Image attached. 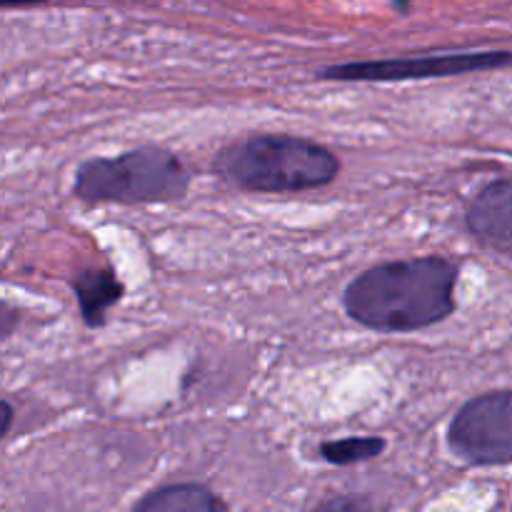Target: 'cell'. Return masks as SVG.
<instances>
[{
  "label": "cell",
  "mask_w": 512,
  "mask_h": 512,
  "mask_svg": "<svg viewBox=\"0 0 512 512\" xmlns=\"http://www.w3.org/2000/svg\"><path fill=\"white\" fill-rule=\"evenodd\" d=\"M385 450L383 438H343V440H330V443L320 445V455L333 465H353L363 463V460L378 458Z\"/></svg>",
  "instance_id": "obj_9"
},
{
  "label": "cell",
  "mask_w": 512,
  "mask_h": 512,
  "mask_svg": "<svg viewBox=\"0 0 512 512\" xmlns=\"http://www.w3.org/2000/svg\"><path fill=\"white\" fill-rule=\"evenodd\" d=\"M45 0H3V8H25V5H38Z\"/></svg>",
  "instance_id": "obj_11"
},
{
  "label": "cell",
  "mask_w": 512,
  "mask_h": 512,
  "mask_svg": "<svg viewBox=\"0 0 512 512\" xmlns=\"http://www.w3.org/2000/svg\"><path fill=\"white\" fill-rule=\"evenodd\" d=\"M215 173L248 193H303L325 188L340 173V160L325 145L298 135L258 133L215 155Z\"/></svg>",
  "instance_id": "obj_2"
},
{
  "label": "cell",
  "mask_w": 512,
  "mask_h": 512,
  "mask_svg": "<svg viewBox=\"0 0 512 512\" xmlns=\"http://www.w3.org/2000/svg\"><path fill=\"white\" fill-rule=\"evenodd\" d=\"M498 68H512V50H468V53L420 55V58L355 60V63L328 65L320 70L318 78L343 80V83H403V80L453 78V75Z\"/></svg>",
  "instance_id": "obj_4"
},
{
  "label": "cell",
  "mask_w": 512,
  "mask_h": 512,
  "mask_svg": "<svg viewBox=\"0 0 512 512\" xmlns=\"http://www.w3.org/2000/svg\"><path fill=\"white\" fill-rule=\"evenodd\" d=\"M138 512H218L228 510V505L215 498L205 485L180 483L165 485L145 495L140 503H135Z\"/></svg>",
  "instance_id": "obj_8"
},
{
  "label": "cell",
  "mask_w": 512,
  "mask_h": 512,
  "mask_svg": "<svg viewBox=\"0 0 512 512\" xmlns=\"http://www.w3.org/2000/svg\"><path fill=\"white\" fill-rule=\"evenodd\" d=\"M10 425H13V405L5 400L3 403V430H0V435H3V438L10 433Z\"/></svg>",
  "instance_id": "obj_10"
},
{
  "label": "cell",
  "mask_w": 512,
  "mask_h": 512,
  "mask_svg": "<svg viewBox=\"0 0 512 512\" xmlns=\"http://www.w3.org/2000/svg\"><path fill=\"white\" fill-rule=\"evenodd\" d=\"M73 290L88 328H100L108 310L123 298V283L110 270H83L73 280Z\"/></svg>",
  "instance_id": "obj_7"
},
{
  "label": "cell",
  "mask_w": 512,
  "mask_h": 512,
  "mask_svg": "<svg viewBox=\"0 0 512 512\" xmlns=\"http://www.w3.org/2000/svg\"><path fill=\"white\" fill-rule=\"evenodd\" d=\"M190 173L178 155L145 145L115 158H90L80 163L73 190L88 203H168L188 193Z\"/></svg>",
  "instance_id": "obj_3"
},
{
  "label": "cell",
  "mask_w": 512,
  "mask_h": 512,
  "mask_svg": "<svg viewBox=\"0 0 512 512\" xmlns=\"http://www.w3.org/2000/svg\"><path fill=\"white\" fill-rule=\"evenodd\" d=\"M465 220L480 243L512 253V183L495 180L485 185L470 203Z\"/></svg>",
  "instance_id": "obj_6"
},
{
  "label": "cell",
  "mask_w": 512,
  "mask_h": 512,
  "mask_svg": "<svg viewBox=\"0 0 512 512\" xmlns=\"http://www.w3.org/2000/svg\"><path fill=\"white\" fill-rule=\"evenodd\" d=\"M448 448L468 465H510L512 390H495L468 400L450 423Z\"/></svg>",
  "instance_id": "obj_5"
},
{
  "label": "cell",
  "mask_w": 512,
  "mask_h": 512,
  "mask_svg": "<svg viewBox=\"0 0 512 512\" xmlns=\"http://www.w3.org/2000/svg\"><path fill=\"white\" fill-rule=\"evenodd\" d=\"M458 265L440 255L393 260L360 273L345 288L343 308L375 333H415L455 313Z\"/></svg>",
  "instance_id": "obj_1"
}]
</instances>
